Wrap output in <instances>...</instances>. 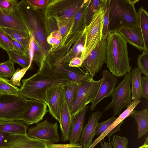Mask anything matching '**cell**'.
I'll return each mask as SVG.
<instances>
[{"instance_id":"obj_5","label":"cell","mask_w":148,"mask_h":148,"mask_svg":"<svg viewBox=\"0 0 148 148\" xmlns=\"http://www.w3.org/2000/svg\"><path fill=\"white\" fill-rule=\"evenodd\" d=\"M107 0L96 12L90 24L85 28V39L84 51L80 58L83 61L100 42L102 38L103 20Z\"/></svg>"},{"instance_id":"obj_8","label":"cell","mask_w":148,"mask_h":148,"mask_svg":"<svg viewBox=\"0 0 148 148\" xmlns=\"http://www.w3.org/2000/svg\"><path fill=\"white\" fill-rule=\"evenodd\" d=\"M17 7L30 33L34 36L43 56L45 58L46 53L49 51V48L45 35L31 7L25 0L19 1L17 5Z\"/></svg>"},{"instance_id":"obj_1","label":"cell","mask_w":148,"mask_h":148,"mask_svg":"<svg viewBox=\"0 0 148 148\" xmlns=\"http://www.w3.org/2000/svg\"><path fill=\"white\" fill-rule=\"evenodd\" d=\"M71 81L48 69L40 68L36 73L21 80L22 84L20 88V95L30 99L45 102V96L48 90Z\"/></svg>"},{"instance_id":"obj_18","label":"cell","mask_w":148,"mask_h":148,"mask_svg":"<svg viewBox=\"0 0 148 148\" xmlns=\"http://www.w3.org/2000/svg\"><path fill=\"white\" fill-rule=\"evenodd\" d=\"M102 114L98 111L93 112L90 116L87 124L83 127L79 141L83 148H88L92 144L98 121Z\"/></svg>"},{"instance_id":"obj_40","label":"cell","mask_w":148,"mask_h":148,"mask_svg":"<svg viewBox=\"0 0 148 148\" xmlns=\"http://www.w3.org/2000/svg\"><path fill=\"white\" fill-rule=\"evenodd\" d=\"M46 145L47 148H83L78 143L75 144H61L46 143Z\"/></svg>"},{"instance_id":"obj_31","label":"cell","mask_w":148,"mask_h":148,"mask_svg":"<svg viewBox=\"0 0 148 148\" xmlns=\"http://www.w3.org/2000/svg\"><path fill=\"white\" fill-rule=\"evenodd\" d=\"M14 63L8 60L0 63V77L10 78L16 71Z\"/></svg>"},{"instance_id":"obj_37","label":"cell","mask_w":148,"mask_h":148,"mask_svg":"<svg viewBox=\"0 0 148 148\" xmlns=\"http://www.w3.org/2000/svg\"><path fill=\"white\" fill-rule=\"evenodd\" d=\"M110 143L114 148H127L128 140L125 137L114 135Z\"/></svg>"},{"instance_id":"obj_20","label":"cell","mask_w":148,"mask_h":148,"mask_svg":"<svg viewBox=\"0 0 148 148\" xmlns=\"http://www.w3.org/2000/svg\"><path fill=\"white\" fill-rule=\"evenodd\" d=\"M127 43L140 51L145 50L143 39L139 26L127 28L119 31Z\"/></svg>"},{"instance_id":"obj_43","label":"cell","mask_w":148,"mask_h":148,"mask_svg":"<svg viewBox=\"0 0 148 148\" xmlns=\"http://www.w3.org/2000/svg\"><path fill=\"white\" fill-rule=\"evenodd\" d=\"M32 8L43 7L47 5L49 1L47 0H25Z\"/></svg>"},{"instance_id":"obj_25","label":"cell","mask_w":148,"mask_h":148,"mask_svg":"<svg viewBox=\"0 0 148 148\" xmlns=\"http://www.w3.org/2000/svg\"><path fill=\"white\" fill-rule=\"evenodd\" d=\"M0 28L10 38L15 40L29 48L30 39V33L8 28Z\"/></svg>"},{"instance_id":"obj_38","label":"cell","mask_w":148,"mask_h":148,"mask_svg":"<svg viewBox=\"0 0 148 148\" xmlns=\"http://www.w3.org/2000/svg\"><path fill=\"white\" fill-rule=\"evenodd\" d=\"M10 39L15 50V52L21 55L29 56V48L14 39L10 38Z\"/></svg>"},{"instance_id":"obj_42","label":"cell","mask_w":148,"mask_h":148,"mask_svg":"<svg viewBox=\"0 0 148 148\" xmlns=\"http://www.w3.org/2000/svg\"><path fill=\"white\" fill-rule=\"evenodd\" d=\"M108 11L107 6V2L105 12L104 14L103 20L102 38H106L108 35L109 33L108 30Z\"/></svg>"},{"instance_id":"obj_19","label":"cell","mask_w":148,"mask_h":148,"mask_svg":"<svg viewBox=\"0 0 148 148\" xmlns=\"http://www.w3.org/2000/svg\"><path fill=\"white\" fill-rule=\"evenodd\" d=\"M72 121V116L65 101L63 92L61 101L59 121L61 131V140L62 141H66L69 140Z\"/></svg>"},{"instance_id":"obj_10","label":"cell","mask_w":148,"mask_h":148,"mask_svg":"<svg viewBox=\"0 0 148 148\" xmlns=\"http://www.w3.org/2000/svg\"><path fill=\"white\" fill-rule=\"evenodd\" d=\"M131 80L130 73L124 75L122 81L115 88L111 94L112 100L104 110L112 108L113 116L119 114L123 108H127L132 102Z\"/></svg>"},{"instance_id":"obj_22","label":"cell","mask_w":148,"mask_h":148,"mask_svg":"<svg viewBox=\"0 0 148 148\" xmlns=\"http://www.w3.org/2000/svg\"><path fill=\"white\" fill-rule=\"evenodd\" d=\"M27 128V126L21 120L0 121V131L10 134H26Z\"/></svg>"},{"instance_id":"obj_13","label":"cell","mask_w":148,"mask_h":148,"mask_svg":"<svg viewBox=\"0 0 148 148\" xmlns=\"http://www.w3.org/2000/svg\"><path fill=\"white\" fill-rule=\"evenodd\" d=\"M17 5L9 8H0V27L30 33L18 9Z\"/></svg>"},{"instance_id":"obj_26","label":"cell","mask_w":148,"mask_h":148,"mask_svg":"<svg viewBox=\"0 0 148 148\" xmlns=\"http://www.w3.org/2000/svg\"><path fill=\"white\" fill-rule=\"evenodd\" d=\"M139 18V27L143 39L145 51L148 52V14L143 7L140 8L138 12Z\"/></svg>"},{"instance_id":"obj_15","label":"cell","mask_w":148,"mask_h":148,"mask_svg":"<svg viewBox=\"0 0 148 148\" xmlns=\"http://www.w3.org/2000/svg\"><path fill=\"white\" fill-rule=\"evenodd\" d=\"M101 81L96 97L92 101L90 110H94L97 104L103 99L110 97L113 92L118 80L117 77L110 72L104 69L102 71Z\"/></svg>"},{"instance_id":"obj_28","label":"cell","mask_w":148,"mask_h":148,"mask_svg":"<svg viewBox=\"0 0 148 148\" xmlns=\"http://www.w3.org/2000/svg\"><path fill=\"white\" fill-rule=\"evenodd\" d=\"M104 0H88L84 19L85 27L90 23L96 12L100 8Z\"/></svg>"},{"instance_id":"obj_30","label":"cell","mask_w":148,"mask_h":148,"mask_svg":"<svg viewBox=\"0 0 148 148\" xmlns=\"http://www.w3.org/2000/svg\"><path fill=\"white\" fill-rule=\"evenodd\" d=\"M20 91V88L12 85L10 80L0 77V94L18 95Z\"/></svg>"},{"instance_id":"obj_29","label":"cell","mask_w":148,"mask_h":148,"mask_svg":"<svg viewBox=\"0 0 148 148\" xmlns=\"http://www.w3.org/2000/svg\"><path fill=\"white\" fill-rule=\"evenodd\" d=\"M9 60L13 62L19 64L23 68L29 66L30 67L31 63L29 56L21 55L13 51H6Z\"/></svg>"},{"instance_id":"obj_12","label":"cell","mask_w":148,"mask_h":148,"mask_svg":"<svg viewBox=\"0 0 148 148\" xmlns=\"http://www.w3.org/2000/svg\"><path fill=\"white\" fill-rule=\"evenodd\" d=\"M57 121L52 123L46 119L30 127L27 134L30 137L46 143H56L59 141L60 139Z\"/></svg>"},{"instance_id":"obj_39","label":"cell","mask_w":148,"mask_h":148,"mask_svg":"<svg viewBox=\"0 0 148 148\" xmlns=\"http://www.w3.org/2000/svg\"><path fill=\"white\" fill-rule=\"evenodd\" d=\"M62 38L59 31H55L50 33L47 38V43L51 45L54 47L60 43Z\"/></svg>"},{"instance_id":"obj_33","label":"cell","mask_w":148,"mask_h":148,"mask_svg":"<svg viewBox=\"0 0 148 148\" xmlns=\"http://www.w3.org/2000/svg\"><path fill=\"white\" fill-rule=\"evenodd\" d=\"M138 67L140 70L142 74L148 76V52L143 51L138 56L137 60Z\"/></svg>"},{"instance_id":"obj_45","label":"cell","mask_w":148,"mask_h":148,"mask_svg":"<svg viewBox=\"0 0 148 148\" xmlns=\"http://www.w3.org/2000/svg\"><path fill=\"white\" fill-rule=\"evenodd\" d=\"M83 61L79 57H75L71 59L69 62L68 65L72 67L79 68L82 66Z\"/></svg>"},{"instance_id":"obj_17","label":"cell","mask_w":148,"mask_h":148,"mask_svg":"<svg viewBox=\"0 0 148 148\" xmlns=\"http://www.w3.org/2000/svg\"><path fill=\"white\" fill-rule=\"evenodd\" d=\"M46 142L28 136L27 134H10L5 148H47Z\"/></svg>"},{"instance_id":"obj_16","label":"cell","mask_w":148,"mask_h":148,"mask_svg":"<svg viewBox=\"0 0 148 148\" xmlns=\"http://www.w3.org/2000/svg\"><path fill=\"white\" fill-rule=\"evenodd\" d=\"M64 84H60L49 89L46 91L45 96V103L48 107V111L59 122Z\"/></svg>"},{"instance_id":"obj_7","label":"cell","mask_w":148,"mask_h":148,"mask_svg":"<svg viewBox=\"0 0 148 148\" xmlns=\"http://www.w3.org/2000/svg\"><path fill=\"white\" fill-rule=\"evenodd\" d=\"M27 100L20 95L0 94V121L21 120Z\"/></svg>"},{"instance_id":"obj_11","label":"cell","mask_w":148,"mask_h":148,"mask_svg":"<svg viewBox=\"0 0 148 148\" xmlns=\"http://www.w3.org/2000/svg\"><path fill=\"white\" fill-rule=\"evenodd\" d=\"M106 38H103L83 62V68L93 77L101 69L103 64L106 63Z\"/></svg>"},{"instance_id":"obj_48","label":"cell","mask_w":148,"mask_h":148,"mask_svg":"<svg viewBox=\"0 0 148 148\" xmlns=\"http://www.w3.org/2000/svg\"><path fill=\"white\" fill-rule=\"evenodd\" d=\"M138 148H148V136L146 138V140L144 143L141 146Z\"/></svg>"},{"instance_id":"obj_2","label":"cell","mask_w":148,"mask_h":148,"mask_svg":"<svg viewBox=\"0 0 148 148\" xmlns=\"http://www.w3.org/2000/svg\"><path fill=\"white\" fill-rule=\"evenodd\" d=\"M139 0H107L109 33L139 26L138 14L134 5Z\"/></svg>"},{"instance_id":"obj_3","label":"cell","mask_w":148,"mask_h":148,"mask_svg":"<svg viewBox=\"0 0 148 148\" xmlns=\"http://www.w3.org/2000/svg\"><path fill=\"white\" fill-rule=\"evenodd\" d=\"M107 67L112 74L122 77L130 72L127 43L119 32L109 34L106 37Z\"/></svg>"},{"instance_id":"obj_9","label":"cell","mask_w":148,"mask_h":148,"mask_svg":"<svg viewBox=\"0 0 148 148\" xmlns=\"http://www.w3.org/2000/svg\"><path fill=\"white\" fill-rule=\"evenodd\" d=\"M101 81V79L96 81L92 79L78 84L71 112L72 117L77 115L94 100Z\"/></svg>"},{"instance_id":"obj_35","label":"cell","mask_w":148,"mask_h":148,"mask_svg":"<svg viewBox=\"0 0 148 148\" xmlns=\"http://www.w3.org/2000/svg\"><path fill=\"white\" fill-rule=\"evenodd\" d=\"M29 66L21 69L18 68L15 71L14 74L11 78L10 82L12 85L15 86H21V78L24 76L27 71L29 69Z\"/></svg>"},{"instance_id":"obj_47","label":"cell","mask_w":148,"mask_h":148,"mask_svg":"<svg viewBox=\"0 0 148 148\" xmlns=\"http://www.w3.org/2000/svg\"><path fill=\"white\" fill-rule=\"evenodd\" d=\"M103 139V143H102L101 141L100 142V145L101 148H112V144L110 142H107L105 141L104 139Z\"/></svg>"},{"instance_id":"obj_6","label":"cell","mask_w":148,"mask_h":148,"mask_svg":"<svg viewBox=\"0 0 148 148\" xmlns=\"http://www.w3.org/2000/svg\"><path fill=\"white\" fill-rule=\"evenodd\" d=\"M68 63L59 58L43 60L40 67L47 69L78 84L93 79V77L79 68L69 67Z\"/></svg>"},{"instance_id":"obj_27","label":"cell","mask_w":148,"mask_h":148,"mask_svg":"<svg viewBox=\"0 0 148 148\" xmlns=\"http://www.w3.org/2000/svg\"><path fill=\"white\" fill-rule=\"evenodd\" d=\"M78 85L76 82L71 81L63 86L64 98L71 112Z\"/></svg>"},{"instance_id":"obj_14","label":"cell","mask_w":148,"mask_h":148,"mask_svg":"<svg viewBox=\"0 0 148 148\" xmlns=\"http://www.w3.org/2000/svg\"><path fill=\"white\" fill-rule=\"evenodd\" d=\"M47 112V106L44 102L28 99L26 108L21 120L27 126L36 123L42 120Z\"/></svg>"},{"instance_id":"obj_32","label":"cell","mask_w":148,"mask_h":148,"mask_svg":"<svg viewBox=\"0 0 148 148\" xmlns=\"http://www.w3.org/2000/svg\"><path fill=\"white\" fill-rule=\"evenodd\" d=\"M85 39V34L84 29V33L77 41L76 44L71 51L72 54L71 55L70 60L75 57H81L84 51Z\"/></svg>"},{"instance_id":"obj_36","label":"cell","mask_w":148,"mask_h":148,"mask_svg":"<svg viewBox=\"0 0 148 148\" xmlns=\"http://www.w3.org/2000/svg\"><path fill=\"white\" fill-rule=\"evenodd\" d=\"M117 118L112 116L105 121L98 123L95 130V135H100L104 132L114 122Z\"/></svg>"},{"instance_id":"obj_41","label":"cell","mask_w":148,"mask_h":148,"mask_svg":"<svg viewBox=\"0 0 148 148\" xmlns=\"http://www.w3.org/2000/svg\"><path fill=\"white\" fill-rule=\"evenodd\" d=\"M141 83L142 90V97L148 99V76L141 77Z\"/></svg>"},{"instance_id":"obj_34","label":"cell","mask_w":148,"mask_h":148,"mask_svg":"<svg viewBox=\"0 0 148 148\" xmlns=\"http://www.w3.org/2000/svg\"><path fill=\"white\" fill-rule=\"evenodd\" d=\"M0 48L6 51L15 50L8 36L0 28Z\"/></svg>"},{"instance_id":"obj_4","label":"cell","mask_w":148,"mask_h":148,"mask_svg":"<svg viewBox=\"0 0 148 148\" xmlns=\"http://www.w3.org/2000/svg\"><path fill=\"white\" fill-rule=\"evenodd\" d=\"M88 0H55L47 6L45 14L47 18L54 21L58 26L73 20L76 13Z\"/></svg>"},{"instance_id":"obj_24","label":"cell","mask_w":148,"mask_h":148,"mask_svg":"<svg viewBox=\"0 0 148 148\" xmlns=\"http://www.w3.org/2000/svg\"><path fill=\"white\" fill-rule=\"evenodd\" d=\"M130 116L134 118L137 124V139H139L146 134L148 131V109L146 108L139 111L134 110Z\"/></svg>"},{"instance_id":"obj_21","label":"cell","mask_w":148,"mask_h":148,"mask_svg":"<svg viewBox=\"0 0 148 148\" xmlns=\"http://www.w3.org/2000/svg\"><path fill=\"white\" fill-rule=\"evenodd\" d=\"M89 107V106H86L77 115L72 117L69 138L70 144H76L79 141L85 121L86 113Z\"/></svg>"},{"instance_id":"obj_44","label":"cell","mask_w":148,"mask_h":148,"mask_svg":"<svg viewBox=\"0 0 148 148\" xmlns=\"http://www.w3.org/2000/svg\"><path fill=\"white\" fill-rule=\"evenodd\" d=\"M19 2L16 0H0V8H10L17 5Z\"/></svg>"},{"instance_id":"obj_46","label":"cell","mask_w":148,"mask_h":148,"mask_svg":"<svg viewBox=\"0 0 148 148\" xmlns=\"http://www.w3.org/2000/svg\"><path fill=\"white\" fill-rule=\"evenodd\" d=\"M10 134L0 131V148H5L6 140Z\"/></svg>"},{"instance_id":"obj_23","label":"cell","mask_w":148,"mask_h":148,"mask_svg":"<svg viewBox=\"0 0 148 148\" xmlns=\"http://www.w3.org/2000/svg\"><path fill=\"white\" fill-rule=\"evenodd\" d=\"M131 75V84L132 85L131 91L132 100H140L142 95L141 83L142 73L140 69L136 67L130 72Z\"/></svg>"}]
</instances>
